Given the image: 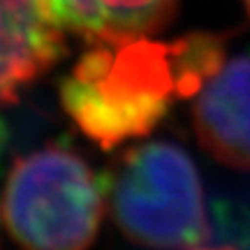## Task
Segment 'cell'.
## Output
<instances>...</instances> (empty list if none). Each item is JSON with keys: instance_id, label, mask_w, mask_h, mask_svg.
Returning <instances> with one entry per match:
<instances>
[{"instance_id": "cell-7", "label": "cell", "mask_w": 250, "mask_h": 250, "mask_svg": "<svg viewBox=\"0 0 250 250\" xmlns=\"http://www.w3.org/2000/svg\"><path fill=\"white\" fill-rule=\"evenodd\" d=\"M243 2H246V7H248V12H250V0H243Z\"/></svg>"}, {"instance_id": "cell-6", "label": "cell", "mask_w": 250, "mask_h": 250, "mask_svg": "<svg viewBox=\"0 0 250 250\" xmlns=\"http://www.w3.org/2000/svg\"><path fill=\"white\" fill-rule=\"evenodd\" d=\"M62 33L90 46L151 37L169 23L181 0H44Z\"/></svg>"}, {"instance_id": "cell-3", "label": "cell", "mask_w": 250, "mask_h": 250, "mask_svg": "<svg viewBox=\"0 0 250 250\" xmlns=\"http://www.w3.org/2000/svg\"><path fill=\"white\" fill-rule=\"evenodd\" d=\"M102 215L98 176L77 153L58 146L19 158L2 190V223L28 248H86L98 236Z\"/></svg>"}, {"instance_id": "cell-5", "label": "cell", "mask_w": 250, "mask_h": 250, "mask_svg": "<svg viewBox=\"0 0 250 250\" xmlns=\"http://www.w3.org/2000/svg\"><path fill=\"white\" fill-rule=\"evenodd\" d=\"M62 28L44 0H0V104L62 56Z\"/></svg>"}, {"instance_id": "cell-4", "label": "cell", "mask_w": 250, "mask_h": 250, "mask_svg": "<svg viewBox=\"0 0 250 250\" xmlns=\"http://www.w3.org/2000/svg\"><path fill=\"white\" fill-rule=\"evenodd\" d=\"M199 144L234 169H250V56H236L195 95Z\"/></svg>"}, {"instance_id": "cell-2", "label": "cell", "mask_w": 250, "mask_h": 250, "mask_svg": "<svg viewBox=\"0 0 250 250\" xmlns=\"http://www.w3.org/2000/svg\"><path fill=\"white\" fill-rule=\"evenodd\" d=\"M109 208L118 229L142 246H208L204 190L195 162L171 142H146L121 155L109 179Z\"/></svg>"}, {"instance_id": "cell-1", "label": "cell", "mask_w": 250, "mask_h": 250, "mask_svg": "<svg viewBox=\"0 0 250 250\" xmlns=\"http://www.w3.org/2000/svg\"><path fill=\"white\" fill-rule=\"evenodd\" d=\"M179 40L98 44L62 83V107L102 148L153 132L176 98H192Z\"/></svg>"}]
</instances>
